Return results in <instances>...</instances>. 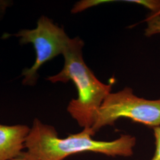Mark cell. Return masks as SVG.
<instances>
[{
    "label": "cell",
    "instance_id": "cell-10",
    "mask_svg": "<svg viewBox=\"0 0 160 160\" xmlns=\"http://www.w3.org/2000/svg\"><path fill=\"white\" fill-rule=\"evenodd\" d=\"M149 16H152V17H156V16H160V10L159 11H158L155 13H151V14H150Z\"/></svg>",
    "mask_w": 160,
    "mask_h": 160
},
{
    "label": "cell",
    "instance_id": "cell-9",
    "mask_svg": "<svg viewBox=\"0 0 160 160\" xmlns=\"http://www.w3.org/2000/svg\"><path fill=\"white\" fill-rule=\"evenodd\" d=\"M11 160H38L28 151H23L20 154L17 155Z\"/></svg>",
    "mask_w": 160,
    "mask_h": 160
},
{
    "label": "cell",
    "instance_id": "cell-5",
    "mask_svg": "<svg viewBox=\"0 0 160 160\" xmlns=\"http://www.w3.org/2000/svg\"><path fill=\"white\" fill-rule=\"evenodd\" d=\"M30 128L24 125H5L0 123V160H11L25 148Z\"/></svg>",
    "mask_w": 160,
    "mask_h": 160
},
{
    "label": "cell",
    "instance_id": "cell-3",
    "mask_svg": "<svg viewBox=\"0 0 160 160\" xmlns=\"http://www.w3.org/2000/svg\"><path fill=\"white\" fill-rule=\"evenodd\" d=\"M120 118H128L152 128L160 126V99L147 100L135 96L126 87L110 92L98 110L92 130L96 134L100 129L113 126Z\"/></svg>",
    "mask_w": 160,
    "mask_h": 160
},
{
    "label": "cell",
    "instance_id": "cell-6",
    "mask_svg": "<svg viewBox=\"0 0 160 160\" xmlns=\"http://www.w3.org/2000/svg\"><path fill=\"white\" fill-rule=\"evenodd\" d=\"M147 23V28L145 30V35L150 37L155 34H160V16L152 17L149 16L144 20Z\"/></svg>",
    "mask_w": 160,
    "mask_h": 160
},
{
    "label": "cell",
    "instance_id": "cell-8",
    "mask_svg": "<svg viewBox=\"0 0 160 160\" xmlns=\"http://www.w3.org/2000/svg\"><path fill=\"white\" fill-rule=\"evenodd\" d=\"M12 4L10 0H0V21L6 14L7 9Z\"/></svg>",
    "mask_w": 160,
    "mask_h": 160
},
{
    "label": "cell",
    "instance_id": "cell-4",
    "mask_svg": "<svg viewBox=\"0 0 160 160\" xmlns=\"http://www.w3.org/2000/svg\"><path fill=\"white\" fill-rule=\"evenodd\" d=\"M12 36L19 38L21 45L32 43L36 52L33 65L22 71L23 85L33 86L39 78L38 71L45 63L63 54L71 39L61 28L45 16L39 18L33 29H22Z\"/></svg>",
    "mask_w": 160,
    "mask_h": 160
},
{
    "label": "cell",
    "instance_id": "cell-2",
    "mask_svg": "<svg viewBox=\"0 0 160 160\" xmlns=\"http://www.w3.org/2000/svg\"><path fill=\"white\" fill-rule=\"evenodd\" d=\"M83 41L78 37L71 39L62 55L64 66L58 74L47 78L52 83L72 81L78 96L69 103L67 111L79 126L92 128L98 110L111 92L112 84H105L97 79L85 63L82 57Z\"/></svg>",
    "mask_w": 160,
    "mask_h": 160
},
{
    "label": "cell",
    "instance_id": "cell-7",
    "mask_svg": "<svg viewBox=\"0 0 160 160\" xmlns=\"http://www.w3.org/2000/svg\"><path fill=\"white\" fill-rule=\"evenodd\" d=\"M155 138V151L154 154L150 160H160V126L153 128Z\"/></svg>",
    "mask_w": 160,
    "mask_h": 160
},
{
    "label": "cell",
    "instance_id": "cell-1",
    "mask_svg": "<svg viewBox=\"0 0 160 160\" xmlns=\"http://www.w3.org/2000/svg\"><path fill=\"white\" fill-rule=\"evenodd\" d=\"M91 128L71 134L65 138L59 137L53 126L36 118L26 139L25 148L38 160H63L71 155L90 152L109 157H131L133 154L136 138L122 135L113 141H98L92 137Z\"/></svg>",
    "mask_w": 160,
    "mask_h": 160
}]
</instances>
